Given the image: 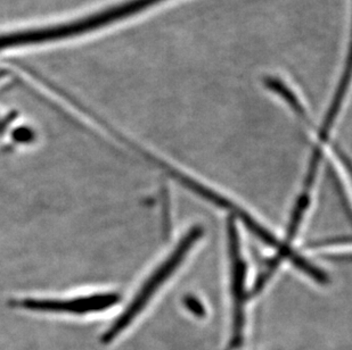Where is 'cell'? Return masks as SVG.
I'll use <instances>...</instances> for the list:
<instances>
[{"instance_id": "3", "label": "cell", "mask_w": 352, "mask_h": 350, "mask_svg": "<svg viewBox=\"0 0 352 350\" xmlns=\"http://www.w3.org/2000/svg\"><path fill=\"white\" fill-rule=\"evenodd\" d=\"M228 246H230V271H232V296H233V337L230 350L243 342L244 330V304H245V261L243 259L239 232L234 220H228Z\"/></svg>"}, {"instance_id": "5", "label": "cell", "mask_w": 352, "mask_h": 350, "mask_svg": "<svg viewBox=\"0 0 352 350\" xmlns=\"http://www.w3.org/2000/svg\"><path fill=\"white\" fill-rule=\"evenodd\" d=\"M303 273L309 275L310 278L315 280L316 282H318V283L324 284L329 281L327 275H326L324 272L320 271L319 268H316L315 265L311 264V263H309V266H308V268H307L306 271L303 272ZM273 275L274 272L270 271V268H267V271L265 272L263 275H260L259 279L256 281L253 294H256L258 292L263 290L265 284L270 280Z\"/></svg>"}, {"instance_id": "1", "label": "cell", "mask_w": 352, "mask_h": 350, "mask_svg": "<svg viewBox=\"0 0 352 350\" xmlns=\"http://www.w3.org/2000/svg\"><path fill=\"white\" fill-rule=\"evenodd\" d=\"M202 226L195 225L184 235L183 239L180 240L179 244L173 249L169 257L160 265L159 268L153 272V275L147 279L146 282L140 288L136 296L133 298L129 306L126 308V311L114 320V323L111 325L110 329L103 334L102 342L104 345H109L114 341L116 338L119 337L133 320L142 313L144 308L146 307L151 298L153 297L154 294L159 290L160 287L166 282L171 275L175 273L178 266L183 263L186 255L190 253V249L202 238Z\"/></svg>"}, {"instance_id": "2", "label": "cell", "mask_w": 352, "mask_h": 350, "mask_svg": "<svg viewBox=\"0 0 352 350\" xmlns=\"http://www.w3.org/2000/svg\"><path fill=\"white\" fill-rule=\"evenodd\" d=\"M121 301L117 292L87 294L71 298H20L10 301L19 310L53 314L87 315L107 311Z\"/></svg>"}, {"instance_id": "6", "label": "cell", "mask_w": 352, "mask_h": 350, "mask_svg": "<svg viewBox=\"0 0 352 350\" xmlns=\"http://www.w3.org/2000/svg\"><path fill=\"white\" fill-rule=\"evenodd\" d=\"M184 305L195 316H206V308H204L202 303L197 298L193 297V296H188V297L184 299Z\"/></svg>"}, {"instance_id": "4", "label": "cell", "mask_w": 352, "mask_h": 350, "mask_svg": "<svg viewBox=\"0 0 352 350\" xmlns=\"http://www.w3.org/2000/svg\"><path fill=\"white\" fill-rule=\"evenodd\" d=\"M320 159H322V149L317 147L314 150L313 156H311L309 170L307 173L306 182L303 185L302 192H301V196L298 199L296 207L293 209L292 216L289 220V228H287V233H286L285 242L278 249V254L277 255L283 259L284 258L291 259L296 254V251H293L289 247V244L292 242L293 239L296 237V232L299 230L300 224L302 221L303 215H305L307 209H308V206H309L310 191H311V188H313L314 183H315L316 174H317Z\"/></svg>"}]
</instances>
